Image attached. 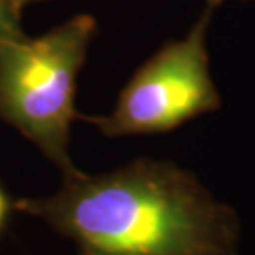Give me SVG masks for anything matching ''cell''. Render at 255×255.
<instances>
[{"mask_svg": "<svg viewBox=\"0 0 255 255\" xmlns=\"http://www.w3.org/2000/svg\"><path fill=\"white\" fill-rule=\"evenodd\" d=\"M15 209L75 241L80 255H224V214L171 162L80 171L52 196L18 199Z\"/></svg>", "mask_w": 255, "mask_h": 255, "instance_id": "6da1fadb", "label": "cell"}, {"mask_svg": "<svg viewBox=\"0 0 255 255\" xmlns=\"http://www.w3.org/2000/svg\"><path fill=\"white\" fill-rule=\"evenodd\" d=\"M96 33L91 15H75L37 38L0 43V118L28 137L62 171L80 169L68 144L75 110L76 81Z\"/></svg>", "mask_w": 255, "mask_h": 255, "instance_id": "7a4b0ae2", "label": "cell"}, {"mask_svg": "<svg viewBox=\"0 0 255 255\" xmlns=\"http://www.w3.org/2000/svg\"><path fill=\"white\" fill-rule=\"evenodd\" d=\"M214 10L206 7L189 33L157 50L134 71L106 116H81L105 136L156 134L176 129L221 106L209 73L207 27Z\"/></svg>", "mask_w": 255, "mask_h": 255, "instance_id": "3957f363", "label": "cell"}, {"mask_svg": "<svg viewBox=\"0 0 255 255\" xmlns=\"http://www.w3.org/2000/svg\"><path fill=\"white\" fill-rule=\"evenodd\" d=\"M20 25V10L13 7L8 0H0V43L25 38Z\"/></svg>", "mask_w": 255, "mask_h": 255, "instance_id": "277c9868", "label": "cell"}, {"mask_svg": "<svg viewBox=\"0 0 255 255\" xmlns=\"http://www.w3.org/2000/svg\"><path fill=\"white\" fill-rule=\"evenodd\" d=\"M10 209H12V204H10V199L7 197L5 191L0 187V232L3 231L5 224H7Z\"/></svg>", "mask_w": 255, "mask_h": 255, "instance_id": "5b68a950", "label": "cell"}, {"mask_svg": "<svg viewBox=\"0 0 255 255\" xmlns=\"http://www.w3.org/2000/svg\"><path fill=\"white\" fill-rule=\"evenodd\" d=\"M8 2L12 3L13 7L17 8V10H22V8L25 7V5H27V3H32V2H38V0H8Z\"/></svg>", "mask_w": 255, "mask_h": 255, "instance_id": "8992f818", "label": "cell"}, {"mask_svg": "<svg viewBox=\"0 0 255 255\" xmlns=\"http://www.w3.org/2000/svg\"><path fill=\"white\" fill-rule=\"evenodd\" d=\"M224 2H227V0H206V7L212 8L214 12H216V10L221 7Z\"/></svg>", "mask_w": 255, "mask_h": 255, "instance_id": "52a82bcc", "label": "cell"}]
</instances>
